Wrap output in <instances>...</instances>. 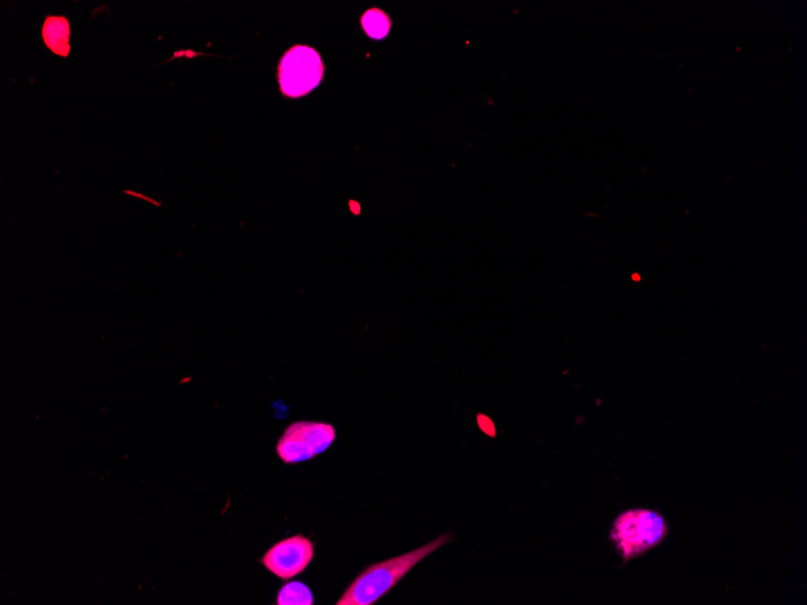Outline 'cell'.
<instances>
[{"mask_svg":"<svg viewBox=\"0 0 807 605\" xmlns=\"http://www.w3.org/2000/svg\"><path fill=\"white\" fill-rule=\"evenodd\" d=\"M450 534L440 535L437 539L414 551L390 558V560L371 564L347 587L336 605H371L380 601L390 593L418 563L426 560L435 551L450 543Z\"/></svg>","mask_w":807,"mask_h":605,"instance_id":"obj_1","label":"cell"},{"mask_svg":"<svg viewBox=\"0 0 807 605\" xmlns=\"http://www.w3.org/2000/svg\"><path fill=\"white\" fill-rule=\"evenodd\" d=\"M667 532L669 528L663 515L647 509H631L615 519L611 540L627 562L663 543Z\"/></svg>","mask_w":807,"mask_h":605,"instance_id":"obj_2","label":"cell"},{"mask_svg":"<svg viewBox=\"0 0 807 605\" xmlns=\"http://www.w3.org/2000/svg\"><path fill=\"white\" fill-rule=\"evenodd\" d=\"M336 429L324 422L300 421L284 430L276 445L278 458L286 464L311 461L334 444Z\"/></svg>","mask_w":807,"mask_h":605,"instance_id":"obj_3","label":"cell"},{"mask_svg":"<svg viewBox=\"0 0 807 605\" xmlns=\"http://www.w3.org/2000/svg\"><path fill=\"white\" fill-rule=\"evenodd\" d=\"M323 65L317 52L307 46H295L282 58L278 80L284 95L301 97L316 89L323 78Z\"/></svg>","mask_w":807,"mask_h":605,"instance_id":"obj_4","label":"cell"},{"mask_svg":"<svg viewBox=\"0 0 807 605\" xmlns=\"http://www.w3.org/2000/svg\"><path fill=\"white\" fill-rule=\"evenodd\" d=\"M315 557V545L303 534L278 541L267 550L261 563L271 574L290 580L304 573Z\"/></svg>","mask_w":807,"mask_h":605,"instance_id":"obj_5","label":"cell"},{"mask_svg":"<svg viewBox=\"0 0 807 605\" xmlns=\"http://www.w3.org/2000/svg\"><path fill=\"white\" fill-rule=\"evenodd\" d=\"M43 38L48 48L56 55L66 57L71 51L69 46V23L65 17L50 16L43 27Z\"/></svg>","mask_w":807,"mask_h":605,"instance_id":"obj_6","label":"cell"},{"mask_svg":"<svg viewBox=\"0 0 807 605\" xmlns=\"http://www.w3.org/2000/svg\"><path fill=\"white\" fill-rule=\"evenodd\" d=\"M315 602L310 587L301 581L282 586L276 597L278 605H312Z\"/></svg>","mask_w":807,"mask_h":605,"instance_id":"obj_7","label":"cell"},{"mask_svg":"<svg viewBox=\"0 0 807 605\" xmlns=\"http://www.w3.org/2000/svg\"><path fill=\"white\" fill-rule=\"evenodd\" d=\"M388 17L379 10L368 11L363 17V27L371 38L382 39L390 31Z\"/></svg>","mask_w":807,"mask_h":605,"instance_id":"obj_8","label":"cell"},{"mask_svg":"<svg viewBox=\"0 0 807 605\" xmlns=\"http://www.w3.org/2000/svg\"><path fill=\"white\" fill-rule=\"evenodd\" d=\"M479 426L487 435L496 436L495 424L492 423L489 417L479 415Z\"/></svg>","mask_w":807,"mask_h":605,"instance_id":"obj_9","label":"cell"},{"mask_svg":"<svg viewBox=\"0 0 807 605\" xmlns=\"http://www.w3.org/2000/svg\"><path fill=\"white\" fill-rule=\"evenodd\" d=\"M271 410L278 418L286 417L289 413L287 406L284 405L283 401L281 400L276 401V403L272 405Z\"/></svg>","mask_w":807,"mask_h":605,"instance_id":"obj_10","label":"cell"}]
</instances>
